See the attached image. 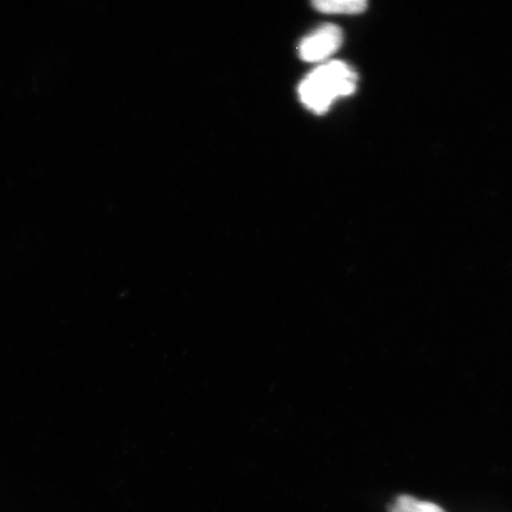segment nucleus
<instances>
[{
    "label": "nucleus",
    "mask_w": 512,
    "mask_h": 512,
    "mask_svg": "<svg viewBox=\"0 0 512 512\" xmlns=\"http://www.w3.org/2000/svg\"><path fill=\"white\" fill-rule=\"evenodd\" d=\"M389 512H445L439 505L431 502H421L412 496L403 495L389 508Z\"/></svg>",
    "instance_id": "20e7f679"
},
{
    "label": "nucleus",
    "mask_w": 512,
    "mask_h": 512,
    "mask_svg": "<svg viewBox=\"0 0 512 512\" xmlns=\"http://www.w3.org/2000/svg\"><path fill=\"white\" fill-rule=\"evenodd\" d=\"M357 74L342 61L323 64L307 76L298 88L299 98L310 111L323 114L332 102L356 91Z\"/></svg>",
    "instance_id": "f257e3e1"
},
{
    "label": "nucleus",
    "mask_w": 512,
    "mask_h": 512,
    "mask_svg": "<svg viewBox=\"0 0 512 512\" xmlns=\"http://www.w3.org/2000/svg\"><path fill=\"white\" fill-rule=\"evenodd\" d=\"M315 9L329 15H360L368 8L364 0H319Z\"/></svg>",
    "instance_id": "7ed1b4c3"
},
{
    "label": "nucleus",
    "mask_w": 512,
    "mask_h": 512,
    "mask_svg": "<svg viewBox=\"0 0 512 512\" xmlns=\"http://www.w3.org/2000/svg\"><path fill=\"white\" fill-rule=\"evenodd\" d=\"M343 43V32L334 24H326L299 44V56L305 62H319L335 54Z\"/></svg>",
    "instance_id": "f03ea898"
}]
</instances>
